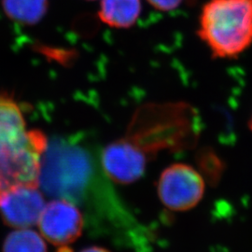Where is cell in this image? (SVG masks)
<instances>
[{
    "label": "cell",
    "mask_w": 252,
    "mask_h": 252,
    "mask_svg": "<svg viewBox=\"0 0 252 252\" xmlns=\"http://www.w3.org/2000/svg\"><path fill=\"white\" fill-rule=\"evenodd\" d=\"M200 132L198 113L189 104H147L135 111L126 137L148 155H153L162 151L191 150L198 142Z\"/></svg>",
    "instance_id": "6da1fadb"
},
{
    "label": "cell",
    "mask_w": 252,
    "mask_h": 252,
    "mask_svg": "<svg viewBox=\"0 0 252 252\" xmlns=\"http://www.w3.org/2000/svg\"><path fill=\"white\" fill-rule=\"evenodd\" d=\"M197 35L214 58H237L252 45V0H208Z\"/></svg>",
    "instance_id": "7a4b0ae2"
},
{
    "label": "cell",
    "mask_w": 252,
    "mask_h": 252,
    "mask_svg": "<svg viewBox=\"0 0 252 252\" xmlns=\"http://www.w3.org/2000/svg\"><path fill=\"white\" fill-rule=\"evenodd\" d=\"M206 181L196 168L177 162L162 170L157 193L162 205L172 211L184 212L196 207L204 197Z\"/></svg>",
    "instance_id": "3957f363"
},
{
    "label": "cell",
    "mask_w": 252,
    "mask_h": 252,
    "mask_svg": "<svg viewBox=\"0 0 252 252\" xmlns=\"http://www.w3.org/2000/svg\"><path fill=\"white\" fill-rule=\"evenodd\" d=\"M36 225L39 234L48 242L66 249L81 237L84 220L72 201L56 198L46 203Z\"/></svg>",
    "instance_id": "277c9868"
},
{
    "label": "cell",
    "mask_w": 252,
    "mask_h": 252,
    "mask_svg": "<svg viewBox=\"0 0 252 252\" xmlns=\"http://www.w3.org/2000/svg\"><path fill=\"white\" fill-rule=\"evenodd\" d=\"M148 156L126 136L105 147L101 162L106 175L114 183L128 185L143 177Z\"/></svg>",
    "instance_id": "5b68a950"
},
{
    "label": "cell",
    "mask_w": 252,
    "mask_h": 252,
    "mask_svg": "<svg viewBox=\"0 0 252 252\" xmlns=\"http://www.w3.org/2000/svg\"><path fill=\"white\" fill-rule=\"evenodd\" d=\"M44 135L39 130H27L18 103L8 94H0V159L24 151Z\"/></svg>",
    "instance_id": "8992f818"
},
{
    "label": "cell",
    "mask_w": 252,
    "mask_h": 252,
    "mask_svg": "<svg viewBox=\"0 0 252 252\" xmlns=\"http://www.w3.org/2000/svg\"><path fill=\"white\" fill-rule=\"evenodd\" d=\"M45 205L39 187L13 188L0 195V217L11 228H31L37 224Z\"/></svg>",
    "instance_id": "52a82bcc"
},
{
    "label": "cell",
    "mask_w": 252,
    "mask_h": 252,
    "mask_svg": "<svg viewBox=\"0 0 252 252\" xmlns=\"http://www.w3.org/2000/svg\"><path fill=\"white\" fill-rule=\"evenodd\" d=\"M141 12V0H100V20L112 28L128 29L134 27Z\"/></svg>",
    "instance_id": "ba28073f"
},
{
    "label": "cell",
    "mask_w": 252,
    "mask_h": 252,
    "mask_svg": "<svg viewBox=\"0 0 252 252\" xmlns=\"http://www.w3.org/2000/svg\"><path fill=\"white\" fill-rule=\"evenodd\" d=\"M2 7L10 20L32 26L45 16L49 0H2Z\"/></svg>",
    "instance_id": "9c48e42d"
},
{
    "label": "cell",
    "mask_w": 252,
    "mask_h": 252,
    "mask_svg": "<svg viewBox=\"0 0 252 252\" xmlns=\"http://www.w3.org/2000/svg\"><path fill=\"white\" fill-rule=\"evenodd\" d=\"M2 252H48L43 236L30 228L15 229L4 240Z\"/></svg>",
    "instance_id": "30bf717a"
},
{
    "label": "cell",
    "mask_w": 252,
    "mask_h": 252,
    "mask_svg": "<svg viewBox=\"0 0 252 252\" xmlns=\"http://www.w3.org/2000/svg\"><path fill=\"white\" fill-rule=\"evenodd\" d=\"M195 162L206 183L212 187L220 183L225 171V162L212 148H201L195 154Z\"/></svg>",
    "instance_id": "8fae6325"
},
{
    "label": "cell",
    "mask_w": 252,
    "mask_h": 252,
    "mask_svg": "<svg viewBox=\"0 0 252 252\" xmlns=\"http://www.w3.org/2000/svg\"><path fill=\"white\" fill-rule=\"evenodd\" d=\"M147 2L159 11L168 12L178 9L183 0H147Z\"/></svg>",
    "instance_id": "7c38bea8"
},
{
    "label": "cell",
    "mask_w": 252,
    "mask_h": 252,
    "mask_svg": "<svg viewBox=\"0 0 252 252\" xmlns=\"http://www.w3.org/2000/svg\"><path fill=\"white\" fill-rule=\"evenodd\" d=\"M80 252H110L108 249L99 247V246H92L81 250Z\"/></svg>",
    "instance_id": "4fadbf2b"
},
{
    "label": "cell",
    "mask_w": 252,
    "mask_h": 252,
    "mask_svg": "<svg viewBox=\"0 0 252 252\" xmlns=\"http://www.w3.org/2000/svg\"><path fill=\"white\" fill-rule=\"evenodd\" d=\"M248 126H249V128H250V130L252 132V117L250 119V121H249V124H248Z\"/></svg>",
    "instance_id": "5bb4252c"
},
{
    "label": "cell",
    "mask_w": 252,
    "mask_h": 252,
    "mask_svg": "<svg viewBox=\"0 0 252 252\" xmlns=\"http://www.w3.org/2000/svg\"><path fill=\"white\" fill-rule=\"evenodd\" d=\"M88 1H93V0H88Z\"/></svg>",
    "instance_id": "9a60e30c"
}]
</instances>
